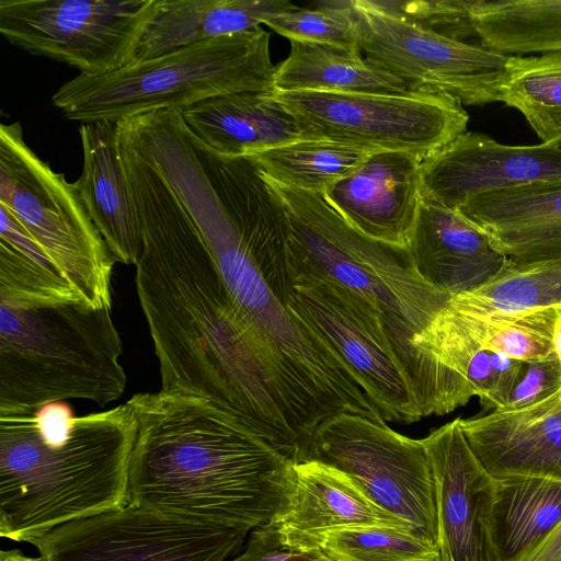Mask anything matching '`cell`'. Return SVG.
<instances>
[{"instance_id": "obj_1", "label": "cell", "mask_w": 561, "mask_h": 561, "mask_svg": "<svg viewBox=\"0 0 561 561\" xmlns=\"http://www.w3.org/2000/svg\"><path fill=\"white\" fill-rule=\"evenodd\" d=\"M117 144L141 238L136 290L161 390L211 401L296 463L301 443L289 408L199 230L161 174L119 134Z\"/></svg>"}, {"instance_id": "obj_2", "label": "cell", "mask_w": 561, "mask_h": 561, "mask_svg": "<svg viewBox=\"0 0 561 561\" xmlns=\"http://www.w3.org/2000/svg\"><path fill=\"white\" fill-rule=\"evenodd\" d=\"M137 431L128 503L247 531L280 519L293 463L209 400L144 392L128 401Z\"/></svg>"}, {"instance_id": "obj_3", "label": "cell", "mask_w": 561, "mask_h": 561, "mask_svg": "<svg viewBox=\"0 0 561 561\" xmlns=\"http://www.w3.org/2000/svg\"><path fill=\"white\" fill-rule=\"evenodd\" d=\"M264 176L280 197L289 220L276 297L295 278L329 280L347 289L380 324L413 386L423 417L444 415L468 403L473 393L467 382L415 345L450 296L421 278L409 248L362 233L322 193Z\"/></svg>"}, {"instance_id": "obj_4", "label": "cell", "mask_w": 561, "mask_h": 561, "mask_svg": "<svg viewBox=\"0 0 561 561\" xmlns=\"http://www.w3.org/2000/svg\"><path fill=\"white\" fill-rule=\"evenodd\" d=\"M33 414L0 415L1 537L31 543L128 503L137 424L127 402L76 417L60 439L41 437Z\"/></svg>"}, {"instance_id": "obj_5", "label": "cell", "mask_w": 561, "mask_h": 561, "mask_svg": "<svg viewBox=\"0 0 561 561\" xmlns=\"http://www.w3.org/2000/svg\"><path fill=\"white\" fill-rule=\"evenodd\" d=\"M187 211L271 364L301 449L319 424L337 414L381 420L340 357L273 294L219 195L208 191L197 196Z\"/></svg>"}, {"instance_id": "obj_6", "label": "cell", "mask_w": 561, "mask_h": 561, "mask_svg": "<svg viewBox=\"0 0 561 561\" xmlns=\"http://www.w3.org/2000/svg\"><path fill=\"white\" fill-rule=\"evenodd\" d=\"M111 309L81 300L34 308L0 305V415L57 401L100 407L119 399L126 374Z\"/></svg>"}, {"instance_id": "obj_7", "label": "cell", "mask_w": 561, "mask_h": 561, "mask_svg": "<svg viewBox=\"0 0 561 561\" xmlns=\"http://www.w3.org/2000/svg\"><path fill=\"white\" fill-rule=\"evenodd\" d=\"M270 34L262 27L187 45L102 76L79 73L51 96L69 121L113 122L183 110L239 92H274Z\"/></svg>"}, {"instance_id": "obj_8", "label": "cell", "mask_w": 561, "mask_h": 561, "mask_svg": "<svg viewBox=\"0 0 561 561\" xmlns=\"http://www.w3.org/2000/svg\"><path fill=\"white\" fill-rule=\"evenodd\" d=\"M15 122L0 126V205L38 243L85 304L112 309L113 259L73 183L25 142Z\"/></svg>"}, {"instance_id": "obj_9", "label": "cell", "mask_w": 561, "mask_h": 561, "mask_svg": "<svg viewBox=\"0 0 561 561\" xmlns=\"http://www.w3.org/2000/svg\"><path fill=\"white\" fill-rule=\"evenodd\" d=\"M305 460L343 472L373 503L438 548L435 481L423 438L401 435L383 420L341 413L308 436Z\"/></svg>"}, {"instance_id": "obj_10", "label": "cell", "mask_w": 561, "mask_h": 561, "mask_svg": "<svg viewBox=\"0 0 561 561\" xmlns=\"http://www.w3.org/2000/svg\"><path fill=\"white\" fill-rule=\"evenodd\" d=\"M273 99L308 139H323L369 153L403 151L422 160L466 133L469 116L456 100L407 94L274 91Z\"/></svg>"}, {"instance_id": "obj_11", "label": "cell", "mask_w": 561, "mask_h": 561, "mask_svg": "<svg viewBox=\"0 0 561 561\" xmlns=\"http://www.w3.org/2000/svg\"><path fill=\"white\" fill-rule=\"evenodd\" d=\"M365 58L413 91L466 105L499 102L508 56L422 27L381 1L352 0Z\"/></svg>"}, {"instance_id": "obj_12", "label": "cell", "mask_w": 561, "mask_h": 561, "mask_svg": "<svg viewBox=\"0 0 561 561\" xmlns=\"http://www.w3.org/2000/svg\"><path fill=\"white\" fill-rule=\"evenodd\" d=\"M249 531L126 505L33 540L44 561H225Z\"/></svg>"}, {"instance_id": "obj_13", "label": "cell", "mask_w": 561, "mask_h": 561, "mask_svg": "<svg viewBox=\"0 0 561 561\" xmlns=\"http://www.w3.org/2000/svg\"><path fill=\"white\" fill-rule=\"evenodd\" d=\"M152 0H1L0 33L87 76L129 65Z\"/></svg>"}, {"instance_id": "obj_14", "label": "cell", "mask_w": 561, "mask_h": 561, "mask_svg": "<svg viewBox=\"0 0 561 561\" xmlns=\"http://www.w3.org/2000/svg\"><path fill=\"white\" fill-rule=\"evenodd\" d=\"M280 302L340 357L383 421L410 424L423 417L380 324L356 296L329 280L306 277L289 280Z\"/></svg>"}, {"instance_id": "obj_15", "label": "cell", "mask_w": 561, "mask_h": 561, "mask_svg": "<svg viewBox=\"0 0 561 561\" xmlns=\"http://www.w3.org/2000/svg\"><path fill=\"white\" fill-rule=\"evenodd\" d=\"M423 442L435 481L439 561H499L493 538L495 479L471 451L459 420Z\"/></svg>"}, {"instance_id": "obj_16", "label": "cell", "mask_w": 561, "mask_h": 561, "mask_svg": "<svg viewBox=\"0 0 561 561\" xmlns=\"http://www.w3.org/2000/svg\"><path fill=\"white\" fill-rule=\"evenodd\" d=\"M422 194L456 209L493 191L561 182V147L507 146L465 133L421 163Z\"/></svg>"}, {"instance_id": "obj_17", "label": "cell", "mask_w": 561, "mask_h": 561, "mask_svg": "<svg viewBox=\"0 0 561 561\" xmlns=\"http://www.w3.org/2000/svg\"><path fill=\"white\" fill-rule=\"evenodd\" d=\"M422 161L403 151L373 152L323 195L362 233L408 247L422 194Z\"/></svg>"}, {"instance_id": "obj_18", "label": "cell", "mask_w": 561, "mask_h": 561, "mask_svg": "<svg viewBox=\"0 0 561 561\" xmlns=\"http://www.w3.org/2000/svg\"><path fill=\"white\" fill-rule=\"evenodd\" d=\"M458 420L471 451L494 479L561 481V390L520 409Z\"/></svg>"}, {"instance_id": "obj_19", "label": "cell", "mask_w": 561, "mask_h": 561, "mask_svg": "<svg viewBox=\"0 0 561 561\" xmlns=\"http://www.w3.org/2000/svg\"><path fill=\"white\" fill-rule=\"evenodd\" d=\"M408 248L421 278L450 297L483 286L507 262L481 229L423 194Z\"/></svg>"}, {"instance_id": "obj_20", "label": "cell", "mask_w": 561, "mask_h": 561, "mask_svg": "<svg viewBox=\"0 0 561 561\" xmlns=\"http://www.w3.org/2000/svg\"><path fill=\"white\" fill-rule=\"evenodd\" d=\"M455 210L512 262L561 260V182L478 194Z\"/></svg>"}, {"instance_id": "obj_21", "label": "cell", "mask_w": 561, "mask_h": 561, "mask_svg": "<svg viewBox=\"0 0 561 561\" xmlns=\"http://www.w3.org/2000/svg\"><path fill=\"white\" fill-rule=\"evenodd\" d=\"M288 0H152L130 54L136 65L207 39L251 32Z\"/></svg>"}, {"instance_id": "obj_22", "label": "cell", "mask_w": 561, "mask_h": 561, "mask_svg": "<svg viewBox=\"0 0 561 561\" xmlns=\"http://www.w3.org/2000/svg\"><path fill=\"white\" fill-rule=\"evenodd\" d=\"M82 172L73 182L115 262L136 265L141 238L123 171L117 123L81 124Z\"/></svg>"}, {"instance_id": "obj_23", "label": "cell", "mask_w": 561, "mask_h": 561, "mask_svg": "<svg viewBox=\"0 0 561 561\" xmlns=\"http://www.w3.org/2000/svg\"><path fill=\"white\" fill-rule=\"evenodd\" d=\"M294 494L288 512L276 520L284 538L309 546L321 534L359 526L412 529L373 503L343 472L313 460L293 465Z\"/></svg>"}, {"instance_id": "obj_24", "label": "cell", "mask_w": 561, "mask_h": 561, "mask_svg": "<svg viewBox=\"0 0 561 561\" xmlns=\"http://www.w3.org/2000/svg\"><path fill=\"white\" fill-rule=\"evenodd\" d=\"M273 92L218 95L180 110L185 125L206 147L230 158L308 139Z\"/></svg>"}, {"instance_id": "obj_25", "label": "cell", "mask_w": 561, "mask_h": 561, "mask_svg": "<svg viewBox=\"0 0 561 561\" xmlns=\"http://www.w3.org/2000/svg\"><path fill=\"white\" fill-rule=\"evenodd\" d=\"M275 91L407 94L401 79L362 57L360 51L311 42H290L286 59L276 65Z\"/></svg>"}, {"instance_id": "obj_26", "label": "cell", "mask_w": 561, "mask_h": 561, "mask_svg": "<svg viewBox=\"0 0 561 561\" xmlns=\"http://www.w3.org/2000/svg\"><path fill=\"white\" fill-rule=\"evenodd\" d=\"M415 345L461 377L488 409L505 407L525 367V362L485 348L446 306L415 340Z\"/></svg>"}, {"instance_id": "obj_27", "label": "cell", "mask_w": 561, "mask_h": 561, "mask_svg": "<svg viewBox=\"0 0 561 561\" xmlns=\"http://www.w3.org/2000/svg\"><path fill=\"white\" fill-rule=\"evenodd\" d=\"M471 37L505 56L561 53V0H469Z\"/></svg>"}, {"instance_id": "obj_28", "label": "cell", "mask_w": 561, "mask_h": 561, "mask_svg": "<svg viewBox=\"0 0 561 561\" xmlns=\"http://www.w3.org/2000/svg\"><path fill=\"white\" fill-rule=\"evenodd\" d=\"M561 522V481L495 479L493 538L499 561H523Z\"/></svg>"}, {"instance_id": "obj_29", "label": "cell", "mask_w": 561, "mask_h": 561, "mask_svg": "<svg viewBox=\"0 0 561 561\" xmlns=\"http://www.w3.org/2000/svg\"><path fill=\"white\" fill-rule=\"evenodd\" d=\"M0 213V305L34 308L81 300L21 222L2 205Z\"/></svg>"}, {"instance_id": "obj_30", "label": "cell", "mask_w": 561, "mask_h": 561, "mask_svg": "<svg viewBox=\"0 0 561 561\" xmlns=\"http://www.w3.org/2000/svg\"><path fill=\"white\" fill-rule=\"evenodd\" d=\"M499 102L519 111L541 144L561 147V53L508 56Z\"/></svg>"}, {"instance_id": "obj_31", "label": "cell", "mask_w": 561, "mask_h": 561, "mask_svg": "<svg viewBox=\"0 0 561 561\" xmlns=\"http://www.w3.org/2000/svg\"><path fill=\"white\" fill-rule=\"evenodd\" d=\"M561 305V260H507L483 286L450 297L448 306L471 314L516 313Z\"/></svg>"}, {"instance_id": "obj_32", "label": "cell", "mask_w": 561, "mask_h": 561, "mask_svg": "<svg viewBox=\"0 0 561 561\" xmlns=\"http://www.w3.org/2000/svg\"><path fill=\"white\" fill-rule=\"evenodd\" d=\"M369 152L323 139H299L251 156L270 179L307 192L322 193L354 172Z\"/></svg>"}, {"instance_id": "obj_33", "label": "cell", "mask_w": 561, "mask_h": 561, "mask_svg": "<svg viewBox=\"0 0 561 561\" xmlns=\"http://www.w3.org/2000/svg\"><path fill=\"white\" fill-rule=\"evenodd\" d=\"M458 322L485 348L510 358L530 362L556 354L561 305L516 313L471 314L446 305Z\"/></svg>"}, {"instance_id": "obj_34", "label": "cell", "mask_w": 561, "mask_h": 561, "mask_svg": "<svg viewBox=\"0 0 561 561\" xmlns=\"http://www.w3.org/2000/svg\"><path fill=\"white\" fill-rule=\"evenodd\" d=\"M311 546L333 561H439L437 547L392 526L333 529L314 538Z\"/></svg>"}, {"instance_id": "obj_35", "label": "cell", "mask_w": 561, "mask_h": 561, "mask_svg": "<svg viewBox=\"0 0 561 561\" xmlns=\"http://www.w3.org/2000/svg\"><path fill=\"white\" fill-rule=\"evenodd\" d=\"M265 25L291 41L327 44L360 51L357 16L351 1L321 2L271 15Z\"/></svg>"}, {"instance_id": "obj_36", "label": "cell", "mask_w": 561, "mask_h": 561, "mask_svg": "<svg viewBox=\"0 0 561 561\" xmlns=\"http://www.w3.org/2000/svg\"><path fill=\"white\" fill-rule=\"evenodd\" d=\"M232 561H333L317 546L288 542L276 520L254 528L244 551Z\"/></svg>"}, {"instance_id": "obj_37", "label": "cell", "mask_w": 561, "mask_h": 561, "mask_svg": "<svg viewBox=\"0 0 561 561\" xmlns=\"http://www.w3.org/2000/svg\"><path fill=\"white\" fill-rule=\"evenodd\" d=\"M561 390V358L525 362L522 377L511 392L507 403L500 410L520 409L537 403ZM494 411V410H493Z\"/></svg>"}, {"instance_id": "obj_38", "label": "cell", "mask_w": 561, "mask_h": 561, "mask_svg": "<svg viewBox=\"0 0 561 561\" xmlns=\"http://www.w3.org/2000/svg\"><path fill=\"white\" fill-rule=\"evenodd\" d=\"M523 561H561V522Z\"/></svg>"}, {"instance_id": "obj_39", "label": "cell", "mask_w": 561, "mask_h": 561, "mask_svg": "<svg viewBox=\"0 0 561 561\" xmlns=\"http://www.w3.org/2000/svg\"><path fill=\"white\" fill-rule=\"evenodd\" d=\"M0 561H44L41 557L32 558L23 554L20 550H2Z\"/></svg>"}, {"instance_id": "obj_40", "label": "cell", "mask_w": 561, "mask_h": 561, "mask_svg": "<svg viewBox=\"0 0 561 561\" xmlns=\"http://www.w3.org/2000/svg\"><path fill=\"white\" fill-rule=\"evenodd\" d=\"M556 354L561 358V323L558 328L554 340Z\"/></svg>"}]
</instances>
